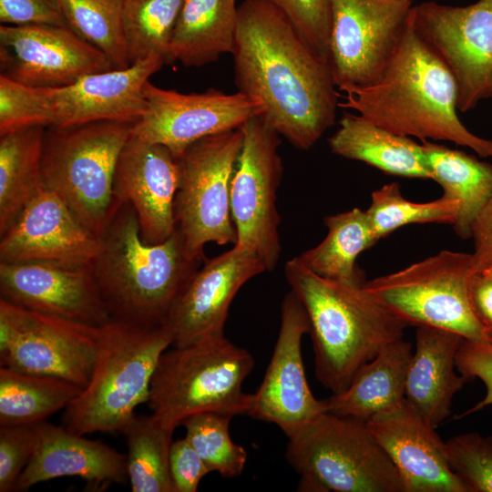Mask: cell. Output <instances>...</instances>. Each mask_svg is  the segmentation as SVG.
<instances>
[{
	"instance_id": "obj_11",
	"label": "cell",
	"mask_w": 492,
	"mask_h": 492,
	"mask_svg": "<svg viewBox=\"0 0 492 492\" xmlns=\"http://www.w3.org/2000/svg\"><path fill=\"white\" fill-rule=\"evenodd\" d=\"M101 342V326L35 312L0 298V366L55 376L85 388Z\"/></svg>"
},
{
	"instance_id": "obj_27",
	"label": "cell",
	"mask_w": 492,
	"mask_h": 492,
	"mask_svg": "<svg viewBox=\"0 0 492 492\" xmlns=\"http://www.w3.org/2000/svg\"><path fill=\"white\" fill-rule=\"evenodd\" d=\"M412 354L411 343L403 338L386 345L358 371L343 391L321 400L323 411L366 421L395 406L405 398Z\"/></svg>"
},
{
	"instance_id": "obj_3",
	"label": "cell",
	"mask_w": 492,
	"mask_h": 492,
	"mask_svg": "<svg viewBox=\"0 0 492 492\" xmlns=\"http://www.w3.org/2000/svg\"><path fill=\"white\" fill-rule=\"evenodd\" d=\"M205 259H192L176 228L165 241L147 244L130 202L118 210L91 263L112 320L140 326L164 324L178 297Z\"/></svg>"
},
{
	"instance_id": "obj_30",
	"label": "cell",
	"mask_w": 492,
	"mask_h": 492,
	"mask_svg": "<svg viewBox=\"0 0 492 492\" xmlns=\"http://www.w3.org/2000/svg\"><path fill=\"white\" fill-rule=\"evenodd\" d=\"M46 128L30 126L0 135V235L45 188L42 155Z\"/></svg>"
},
{
	"instance_id": "obj_25",
	"label": "cell",
	"mask_w": 492,
	"mask_h": 492,
	"mask_svg": "<svg viewBox=\"0 0 492 492\" xmlns=\"http://www.w3.org/2000/svg\"><path fill=\"white\" fill-rule=\"evenodd\" d=\"M465 338L458 333L417 327L405 396L436 428L451 415L454 395L466 380L456 373V356Z\"/></svg>"
},
{
	"instance_id": "obj_40",
	"label": "cell",
	"mask_w": 492,
	"mask_h": 492,
	"mask_svg": "<svg viewBox=\"0 0 492 492\" xmlns=\"http://www.w3.org/2000/svg\"><path fill=\"white\" fill-rule=\"evenodd\" d=\"M275 7L310 47L329 62L331 0H261Z\"/></svg>"
},
{
	"instance_id": "obj_18",
	"label": "cell",
	"mask_w": 492,
	"mask_h": 492,
	"mask_svg": "<svg viewBox=\"0 0 492 492\" xmlns=\"http://www.w3.org/2000/svg\"><path fill=\"white\" fill-rule=\"evenodd\" d=\"M264 272L266 268L258 256L235 245L205 260L178 297L165 323L172 333V346L224 334L235 295L248 281Z\"/></svg>"
},
{
	"instance_id": "obj_45",
	"label": "cell",
	"mask_w": 492,
	"mask_h": 492,
	"mask_svg": "<svg viewBox=\"0 0 492 492\" xmlns=\"http://www.w3.org/2000/svg\"><path fill=\"white\" fill-rule=\"evenodd\" d=\"M471 239L474 272H478L492 265V195L473 225Z\"/></svg>"
},
{
	"instance_id": "obj_29",
	"label": "cell",
	"mask_w": 492,
	"mask_h": 492,
	"mask_svg": "<svg viewBox=\"0 0 492 492\" xmlns=\"http://www.w3.org/2000/svg\"><path fill=\"white\" fill-rule=\"evenodd\" d=\"M422 144L431 179L441 186L442 197L459 206L454 231L461 239H471L473 225L492 195V164L435 141Z\"/></svg>"
},
{
	"instance_id": "obj_24",
	"label": "cell",
	"mask_w": 492,
	"mask_h": 492,
	"mask_svg": "<svg viewBox=\"0 0 492 492\" xmlns=\"http://www.w3.org/2000/svg\"><path fill=\"white\" fill-rule=\"evenodd\" d=\"M35 451L15 491L54 478L78 477L87 490L101 492L128 478L126 455L108 445L46 421L35 425Z\"/></svg>"
},
{
	"instance_id": "obj_34",
	"label": "cell",
	"mask_w": 492,
	"mask_h": 492,
	"mask_svg": "<svg viewBox=\"0 0 492 492\" xmlns=\"http://www.w3.org/2000/svg\"><path fill=\"white\" fill-rule=\"evenodd\" d=\"M67 27L101 51L113 69L130 66L123 31V0H57Z\"/></svg>"
},
{
	"instance_id": "obj_8",
	"label": "cell",
	"mask_w": 492,
	"mask_h": 492,
	"mask_svg": "<svg viewBox=\"0 0 492 492\" xmlns=\"http://www.w3.org/2000/svg\"><path fill=\"white\" fill-rule=\"evenodd\" d=\"M134 124L102 120L46 129L45 188L57 193L77 220L98 239L122 206L115 199L114 177Z\"/></svg>"
},
{
	"instance_id": "obj_37",
	"label": "cell",
	"mask_w": 492,
	"mask_h": 492,
	"mask_svg": "<svg viewBox=\"0 0 492 492\" xmlns=\"http://www.w3.org/2000/svg\"><path fill=\"white\" fill-rule=\"evenodd\" d=\"M232 417L222 413L204 412L187 417L181 424L186 431L185 437L210 472L228 478L240 476L247 461L245 448L231 437Z\"/></svg>"
},
{
	"instance_id": "obj_47",
	"label": "cell",
	"mask_w": 492,
	"mask_h": 492,
	"mask_svg": "<svg viewBox=\"0 0 492 492\" xmlns=\"http://www.w3.org/2000/svg\"><path fill=\"white\" fill-rule=\"evenodd\" d=\"M480 272H483L485 273L486 275L489 276L490 278H492V265H490L489 267H487V269L481 271Z\"/></svg>"
},
{
	"instance_id": "obj_43",
	"label": "cell",
	"mask_w": 492,
	"mask_h": 492,
	"mask_svg": "<svg viewBox=\"0 0 492 492\" xmlns=\"http://www.w3.org/2000/svg\"><path fill=\"white\" fill-rule=\"evenodd\" d=\"M169 470L175 492H196L201 479L211 473L186 437L172 442Z\"/></svg>"
},
{
	"instance_id": "obj_46",
	"label": "cell",
	"mask_w": 492,
	"mask_h": 492,
	"mask_svg": "<svg viewBox=\"0 0 492 492\" xmlns=\"http://www.w3.org/2000/svg\"><path fill=\"white\" fill-rule=\"evenodd\" d=\"M469 296L473 311L490 339L492 336V278L480 272H475L470 281Z\"/></svg>"
},
{
	"instance_id": "obj_31",
	"label": "cell",
	"mask_w": 492,
	"mask_h": 492,
	"mask_svg": "<svg viewBox=\"0 0 492 492\" xmlns=\"http://www.w3.org/2000/svg\"><path fill=\"white\" fill-rule=\"evenodd\" d=\"M328 231L314 248L298 258L311 271L325 278L354 284L365 282L356 265L357 257L377 241L365 210L354 208L323 219Z\"/></svg>"
},
{
	"instance_id": "obj_12",
	"label": "cell",
	"mask_w": 492,
	"mask_h": 492,
	"mask_svg": "<svg viewBox=\"0 0 492 492\" xmlns=\"http://www.w3.org/2000/svg\"><path fill=\"white\" fill-rule=\"evenodd\" d=\"M240 128L242 146L231 183V213L237 233L234 245L258 256L271 272L282 250L281 216L276 207L282 176L280 135L261 116Z\"/></svg>"
},
{
	"instance_id": "obj_48",
	"label": "cell",
	"mask_w": 492,
	"mask_h": 492,
	"mask_svg": "<svg viewBox=\"0 0 492 492\" xmlns=\"http://www.w3.org/2000/svg\"><path fill=\"white\" fill-rule=\"evenodd\" d=\"M490 341H491V343H492V336L490 337Z\"/></svg>"
},
{
	"instance_id": "obj_33",
	"label": "cell",
	"mask_w": 492,
	"mask_h": 492,
	"mask_svg": "<svg viewBox=\"0 0 492 492\" xmlns=\"http://www.w3.org/2000/svg\"><path fill=\"white\" fill-rule=\"evenodd\" d=\"M126 440L133 492H175L169 470L173 429L152 414L134 415L119 431Z\"/></svg>"
},
{
	"instance_id": "obj_28",
	"label": "cell",
	"mask_w": 492,
	"mask_h": 492,
	"mask_svg": "<svg viewBox=\"0 0 492 492\" xmlns=\"http://www.w3.org/2000/svg\"><path fill=\"white\" fill-rule=\"evenodd\" d=\"M238 21L236 0H183L172 34L169 63L201 67L232 54Z\"/></svg>"
},
{
	"instance_id": "obj_44",
	"label": "cell",
	"mask_w": 492,
	"mask_h": 492,
	"mask_svg": "<svg viewBox=\"0 0 492 492\" xmlns=\"http://www.w3.org/2000/svg\"><path fill=\"white\" fill-rule=\"evenodd\" d=\"M1 25L67 26L57 0H0Z\"/></svg>"
},
{
	"instance_id": "obj_13",
	"label": "cell",
	"mask_w": 492,
	"mask_h": 492,
	"mask_svg": "<svg viewBox=\"0 0 492 492\" xmlns=\"http://www.w3.org/2000/svg\"><path fill=\"white\" fill-rule=\"evenodd\" d=\"M413 0H331L329 64L336 87L378 80L393 57Z\"/></svg>"
},
{
	"instance_id": "obj_42",
	"label": "cell",
	"mask_w": 492,
	"mask_h": 492,
	"mask_svg": "<svg viewBox=\"0 0 492 492\" xmlns=\"http://www.w3.org/2000/svg\"><path fill=\"white\" fill-rule=\"evenodd\" d=\"M457 371L468 381L479 378L486 386L485 397L456 419L492 405V343L464 339L456 356Z\"/></svg>"
},
{
	"instance_id": "obj_26",
	"label": "cell",
	"mask_w": 492,
	"mask_h": 492,
	"mask_svg": "<svg viewBox=\"0 0 492 492\" xmlns=\"http://www.w3.org/2000/svg\"><path fill=\"white\" fill-rule=\"evenodd\" d=\"M331 151L385 174L431 179L423 144L396 134L360 114L344 113L328 138Z\"/></svg>"
},
{
	"instance_id": "obj_17",
	"label": "cell",
	"mask_w": 492,
	"mask_h": 492,
	"mask_svg": "<svg viewBox=\"0 0 492 492\" xmlns=\"http://www.w3.org/2000/svg\"><path fill=\"white\" fill-rule=\"evenodd\" d=\"M310 323L299 298L290 291L281 307L278 337L263 380L252 394L249 416L276 425L284 433L323 412L313 395L302 355V339Z\"/></svg>"
},
{
	"instance_id": "obj_36",
	"label": "cell",
	"mask_w": 492,
	"mask_h": 492,
	"mask_svg": "<svg viewBox=\"0 0 492 492\" xmlns=\"http://www.w3.org/2000/svg\"><path fill=\"white\" fill-rule=\"evenodd\" d=\"M459 206L441 197L429 202H413L404 198L396 182L383 185L373 191L370 207L365 210L376 241L409 224L448 223L453 225Z\"/></svg>"
},
{
	"instance_id": "obj_32",
	"label": "cell",
	"mask_w": 492,
	"mask_h": 492,
	"mask_svg": "<svg viewBox=\"0 0 492 492\" xmlns=\"http://www.w3.org/2000/svg\"><path fill=\"white\" fill-rule=\"evenodd\" d=\"M82 390L58 377L0 366V426H35L65 409Z\"/></svg>"
},
{
	"instance_id": "obj_9",
	"label": "cell",
	"mask_w": 492,
	"mask_h": 492,
	"mask_svg": "<svg viewBox=\"0 0 492 492\" xmlns=\"http://www.w3.org/2000/svg\"><path fill=\"white\" fill-rule=\"evenodd\" d=\"M472 253L441 251L398 272L365 281L364 290L407 326L450 331L491 343L470 302Z\"/></svg>"
},
{
	"instance_id": "obj_15",
	"label": "cell",
	"mask_w": 492,
	"mask_h": 492,
	"mask_svg": "<svg viewBox=\"0 0 492 492\" xmlns=\"http://www.w3.org/2000/svg\"><path fill=\"white\" fill-rule=\"evenodd\" d=\"M147 108L135 122L131 135L167 147L176 158L198 140L240 128L265 111L263 103L237 91L224 93L209 88L183 94L154 86H144Z\"/></svg>"
},
{
	"instance_id": "obj_16",
	"label": "cell",
	"mask_w": 492,
	"mask_h": 492,
	"mask_svg": "<svg viewBox=\"0 0 492 492\" xmlns=\"http://www.w3.org/2000/svg\"><path fill=\"white\" fill-rule=\"evenodd\" d=\"M1 75L26 86L56 88L113 69L108 57L69 27L0 26Z\"/></svg>"
},
{
	"instance_id": "obj_7",
	"label": "cell",
	"mask_w": 492,
	"mask_h": 492,
	"mask_svg": "<svg viewBox=\"0 0 492 492\" xmlns=\"http://www.w3.org/2000/svg\"><path fill=\"white\" fill-rule=\"evenodd\" d=\"M285 436L301 491L407 492L366 421L322 412Z\"/></svg>"
},
{
	"instance_id": "obj_38",
	"label": "cell",
	"mask_w": 492,
	"mask_h": 492,
	"mask_svg": "<svg viewBox=\"0 0 492 492\" xmlns=\"http://www.w3.org/2000/svg\"><path fill=\"white\" fill-rule=\"evenodd\" d=\"M454 474L468 492H492V436L467 433L446 441Z\"/></svg>"
},
{
	"instance_id": "obj_6",
	"label": "cell",
	"mask_w": 492,
	"mask_h": 492,
	"mask_svg": "<svg viewBox=\"0 0 492 492\" xmlns=\"http://www.w3.org/2000/svg\"><path fill=\"white\" fill-rule=\"evenodd\" d=\"M253 366L252 355L224 334L173 346L159 361L147 404L173 430L199 413L248 415L253 395L244 393L242 384Z\"/></svg>"
},
{
	"instance_id": "obj_35",
	"label": "cell",
	"mask_w": 492,
	"mask_h": 492,
	"mask_svg": "<svg viewBox=\"0 0 492 492\" xmlns=\"http://www.w3.org/2000/svg\"><path fill=\"white\" fill-rule=\"evenodd\" d=\"M183 0H123L122 23L130 65L151 56L169 64L172 34Z\"/></svg>"
},
{
	"instance_id": "obj_19",
	"label": "cell",
	"mask_w": 492,
	"mask_h": 492,
	"mask_svg": "<svg viewBox=\"0 0 492 492\" xmlns=\"http://www.w3.org/2000/svg\"><path fill=\"white\" fill-rule=\"evenodd\" d=\"M0 294L21 307L90 326L112 321L90 265L0 262Z\"/></svg>"
},
{
	"instance_id": "obj_5",
	"label": "cell",
	"mask_w": 492,
	"mask_h": 492,
	"mask_svg": "<svg viewBox=\"0 0 492 492\" xmlns=\"http://www.w3.org/2000/svg\"><path fill=\"white\" fill-rule=\"evenodd\" d=\"M173 343L167 323L140 326L110 321L101 326V342L87 385L65 408L61 421L77 435L119 432L147 403L152 376Z\"/></svg>"
},
{
	"instance_id": "obj_14",
	"label": "cell",
	"mask_w": 492,
	"mask_h": 492,
	"mask_svg": "<svg viewBox=\"0 0 492 492\" xmlns=\"http://www.w3.org/2000/svg\"><path fill=\"white\" fill-rule=\"evenodd\" d=\"M412 17L456 80L458 111L492 98V0L466 6L423 2L413 6Z\"/></svg>"
},
{
	"instance_id": "obj_41",
	"label": "cell",
	"mask_w": 492,
	"mask_h": 492,
	"mask_svg": "<svg viewBox=\"0 0 492 492\" xmlns=\"http://www.w3.org/2000/svg\"><path fill=\"white\" fill-rule=\"evenodd\" d=\"M35 426H0V492L15 490L36 446Z\"/></svg>"
},
{
	"instance_id": "obj_4",
	"label": "cell",
	"mask_w": 492,
	"mask_h": 492,
	"mask_svg": "<svg viewBox=\"0 0 492 492\" xmlns=\"http://www.w3.org/2000/svg\"><path fill=\"white\" fill-rule=\"evenodd\" d=\"M287 282L308 315L315 376L333 394L386 345L403 338L406 324L379 303L364 283L316 274L298 256L284 267Z\"/></svg>"
},
{
	"instance_id": "obj_21",
	"label": "cell",
	"mask_w": 492,
	"mask_h": 492,
	"mask_svg": "<svg viewBox=\"0 0 492 492\" xmlns=\"http://www.w3.org/2000/svg\"><path fill=\"white\" fill-rule=\"evenodd\" d=\"M180 181L179 159L165 146L130 136L116 167L114 195L130 202L147 244L165 241L177 228L174 200Z\"/></svg>"
},
{
	"instance_id": "obj_1",
	"label": "cell",
	"mask_w": 492,
	"mask_h": 492,
	"mask_svg": "<svg viewBox=\"0 0 492 492\" xmlns=\"http://www.w3.org/2000/svg\"><path fill=\"white\" fill-rule=\"evenodd\" d=\"M231 55L238 91L261 100V117L292 146L309 149L334 124L339 96L329 62L275 7L238 5Z\"/></svg>"
},
{
	"instance_id": "obj_23",
	"label": "cell",
	"mask_w": 492,
	"mask_h": 492,
	"mask_svg": "<svg viewBox=\"0 0 492 492\" xmlns=\"http://www.w3.org/2000/svg\"><path fill=\"white\" fill-rule=\"evenodd\" d=\"M366 425L407 492H468L449 466L446 442L405 398L371 416Z\"/></svg>"
},
{
	"instance_id": "obj_2",
	"label": "cell",
	"mask_w": 492,
	"mask_h": 492,
	"mask_svg": "<svg viewBox=\"0 0 492 492\" xmlns=\"http://www.w3.org/2000/svg\"><path fill=\"white\" fill-rule=\"evenodd\" d=\"M339 108L396 134L449 141L492 157V140L472 133L457 116V87L442 59L416 30L412 10L400 43L374 83L345 90Z\"/></svg>"
},
{
	"instance_id": "obj_39",
	"label": "cell",
	"mask_w": 492,
	"mask_h": 492,
	"mask_svg": "<svg viewBox=\"0 0 492 492\" xmlns=\"http://www.w3.org/2000/svg\"><path fill=\"white\" fill-rule=\"evenodd\" d=\"M37 125H52L43 89L0 75V135Z\"/></svg>"
},
{
	"instance_id": "obj_10",
	"label": "cell",
	"mask_w": 492,
	"mask_h": 492,
	"mask_svg": "<svg viewBox=\"0 0 492 492\" xmlns=\"http://www.w3.org/2000/svg\"><path fill=\"white\" fill-rule=\"evenodd\" d=\"M241 128L211 135L178 158L180 181L174 200L177 228L192 259H205L209 242L235 244L231 183L242 146Z\"/></svg>"
},
{
	"instance_id": "obj_22",
	"label": "cell",
	"mask_w": 492,
	"mask_h": 492,
	"mask_svg": "<svg viewBox=\"0 0 492 492\" xmlns=\"http://www.w3.org/2000/svg\"><path fill=\"white\" fill-rule=\"evenodd\" d=\"M165 61L151 56L122 69L87 75L75 83L42 88L52 118L50 127H71L95 121L137 122L147 102L144 86Z\"/></svg>"
},
{
	"instance_id": "obj_20",
	"label": "cell",
	"mask_w": 492,
	"mask_h": 492,
	"mask_svg": "<svg viewBox=\"0 0 492 492\" xmlns=\"http://www.w3.org/2000/svg\"><path fill=\"white\" fill-rule=\"evenodd\" d=\"M99 239L75 217L55 191L41 190L0 235V262H52L88 266Z\"/></svg>"
}]
</instances>
